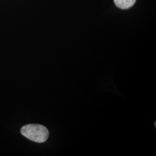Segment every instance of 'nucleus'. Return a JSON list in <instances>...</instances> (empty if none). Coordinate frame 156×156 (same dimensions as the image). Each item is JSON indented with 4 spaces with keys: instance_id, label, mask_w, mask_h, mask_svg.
Returning <instances> with one entry per match:
<instances>
[{
    "instance_id": "obj_1",
    "label": "nucleus",
    "mask_w": 156,
    "mask_h": 156,
    "mask_svg": "<svg viewBox=\"0 0 156 156\" xmlns=\"http://www.w3.org/2000/svg\"><path fill=\"white\" fill-rule=\"evenodd\" d=\"M21 134L31 141L43 143L48 139L49 133L45 126L40 124H28L21 128Z\"/></svg>"
},
{
    "instance_id": "obj_2",
    "label": "nucleus",
    "mask_w": 156,
    "mask_h": 156,
    "mask_svg": "<svg viewBox=\"0 0 156 156\" xmlns=\"http://www.w3.org/2000/svg\"><path fill=\"white\" fill-rule=\"evenodd\" d=\"M135 2L136 0H114L116 6L122 9H127L132 7Z\"/></svg>"
}]
</instances>
